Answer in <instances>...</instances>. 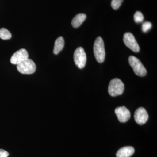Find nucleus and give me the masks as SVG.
<instances>
[{"label": "nucleus", "instance_id": "obj_1", "mask_svg": "<svg viewBox=\"0 0 157 157\" xmlns=\"http://www.w3.org/2000/svg\"><path fill=\"white\" fill-rule=\"evenodd\" d=\"M94 51L97 61L99 63H103L105 60L106 53L104 41L101 37H98L96 39L94 43Z\"/></svg>", "mask_w": 157, "mask_h": 157}, {"label": "nucleus", "instance_id": "obj_2", "mask_svg": "<svg viewBox=\"0 0 157 157\" xmlns=\"http://www.w3.org/2000/svg\"><path fill=\"white\" fill-rule=\"evenodd\" d=\"M124 90V85L122 81L118 78L112 79L108 86V93L112 97L121 95Z\"/></svg>", "mask_w": 157, "mask_h": 157}, {"label": "nucleus", "instance_id": "obj_3", "mask_svg": "<svg viewBox=\"0 0 157 157\" xmlns=\"http://www.w3.org/2000/svg\"><path fill=\"white\" fill-rule=\"evenodd\" d=\"M129 63L136 75L139 76H146L147 71L140 60L136 57L131 56L129 57Z\"/></svg>", "mask_w": 157, "mask_h": 157}, {"label": "nucleus", "instance_id": "obj_4", "mask_svg": "<svg viewBox=\"0 0 157 157\" xmlns=\"http://www.w3.org/2000/svg\"><path fill=\"white\" fill-rule=\"evenodd\" d=\"M17 65L18 72L24 74H33L35 73L36 69L35 63L29 58Z\"/></svg>", "mask_w": 157, "mask_h": 157}, {"label": "nucleus", "instance_id": "obj_5", "mask_svg": "<svg viewBox=\"0 0 157 157\" xmlns=\"http://www.w3.org/2000/svg\"><path fill=\"white\" fill-rule=\"evenodd\" d=\"M74 61L75 64L79 69H83L86 62V56L82 47L77 48L74 52Z\"/></svg>", "mask_w": 157, "mask_h": 157}, {"label": "nucleus", "instance_id": "obj_6", "mask_svg": "<svg viewBox=\"0 0 157 157\" xmlns=\"http://www.w3.org/2000/svg\"><path fill=\"white\" fill-rule=\"evenodd\" d=\"M123 40L125 45L130 49L134 52H139L140 47L132 33H127L124 34Z\"/></svg>", "mask_w": 157, "mask_h": 157}, {"label": "nucleus", "instance_id": "obj_7", "mask_svg": "<svg viewBox=\"0 0 157 157\" xmlns=\"http://www.w3.org/2000/svg\"><path fill=\"white\" fill-rule=\"evenodd\" d=\"M28 58L29 54L25 48H21L12 55L10 61L12 64L17 65Z\"/></svg>", "mask_w": 157, "mask_h": 157}, {"label": "nucleus", "instance_id": "obj_8", "mask_svg": "<svg viewBox=\"0 0 157 157\" xmlns=\"http://www.w3.org/2000/svg\"><path fill=\"white\" fill-rule=\"evenodd\" d=\"M134 117L137 123L143 125L148 120L149 116L145 108L139 107L135 111Z\"/></svg>", "mask_w": 157, "mask_h": 157}, {"label": "nucleus", "instance_id": "obj_9", "mask_svg": "<svg viewBox=\"0 0 157 157\" xmlns=\"http://www.w3.org/2000/svg\"><path fill=\"white\" fill-rule=\"evenodd\" d=\"M115 113L119 121L121 122H126L131 117L130 111L124 106L116 108Z\"/></svg>", "mask_w": 157, "mask_h": 157}, {"label": "nucleus", "instance_id": "obj_10", "mask_svg": "<svg viewBox=\"0 0 157 157\" xmlns=\"http://www.w3.org/2000/svg\"><path fill=\"white\" fill-rule=\"evenodd\" d=\"M135 149L131 146L124 147L119 150L117 153V157H130L135 153Z\"/></svg>", "mask_w": 157, "mask_h": 157}, {"label": "nucleus", "instance_id": "obj_11", "mask_svg": "<svg viewBox=\"0 0 157 157\" xmlns=\"http://www.w3.org/2000/svg\"><path fill=\"white\" fill-rule=\"evenodd\" d=\"M86 18V15L85 14H78L76 15L72 20L71 24L75 28L79 27L84 22Z\"/></svg>", "mask_w": 157, "mask_h": 157}, {"label": "nucleus", "instance_id": "obj_12", "mask_svg": "<svg viewBox=\"0 0 157 157\" xmlns=\"http://www.w3.org/2000/svg\"><path fill=\"white\" fill-rule=\"evenodd\" d=\"M64 44V39L63 37H59L57 38L55 42L53 53L56 55L58 54L60 52L63 50Z\"/></svg>", "mask_w": 157, "mask_h": 157}, {"label": "nucleus", "instance_id": "obj_13", "mask_svg": "<svg viewBox=\"0 0 157 157\" xmlns=\"http://www.w3.org/2000/svg\"><path fill=\"white\" fill-rule=\"evenodd\" d=\"M11 34L8 29L5 28L0 29V38L3 40L11 39Z\"/></svg>", "mask_w": 157, "mask_h": 157}, {"label": "nucleus", "instance_id": "obj_14", "mask_svg": "<svg viewBox=\"0 0 157 157\" xmlns=\"http://www.w3.org/2000/svg\"><path fill=\"white\" fill-rule=\"evenodd\" d=\"M144 20V17L140 11H137L134 14V20L137 23L142 22Z\"/></svg>", "mask_w": 157, "mask_h": 157}, {"label": "nucleus", "instance_id": "obj_15", "mask_svg": "<svg viewBox=\"0 0 157 157\" xmlns=\"http://www.w3.org/2000/svg\"><path fill=\"white\" fill-rule=\"evenodd\" d=\"M123 0H112L111 6L112 8L114 10H117L120 7Z\"/></svg>", "mask_w": 157, "mask_h": 157}, {"label": "nucleus", "instance_id": "obj_16", "mask_svg": "<svg viewBox=\"0 0 157 157\" xmlns=\"http://www.w3.org/2000/svg\"><path fill=\"white\" fill-rule=\"evenodd\" d=\"M151 23L149 22V21H146L142 24V30L144 33H146L151 28Z\"/></svg>", "mask_w": 157, "mask_h": 157}, {"label": "nucleus", "instance_id": "obj_17", "mask_svg": "<svg viewBox=\"0 0 157 157\" xmlns=\"http://www.w3.org/2000/svg\"><path fill=\"white\" fill-rule=\"evenodd\" d=\"M9 156V153L5 150L0 149V157H8Z\"/></svg>", "mask_w": 157, "mask_h": 157}]
</instances>
